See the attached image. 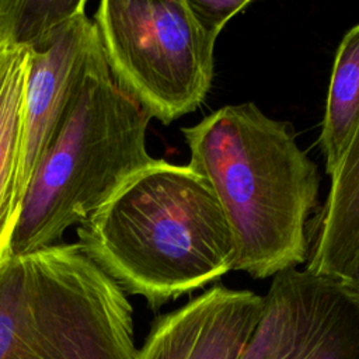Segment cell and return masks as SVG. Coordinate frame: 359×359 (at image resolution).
<instances>
[{
  "label": "cell",
  "mask_w": 359,
  "mask_h": 359,
  "mask_svg": "<svg viewBox=\"0 0 359 359\" xmlns=\"http://www.w3.org/2000/svg\"><path fill=\"white\" fill-rule=\"evenodd\" d=\"M76 231L80 250L153 309L212 283L237 258L206 178L164 160L132 175Z\"/></svg>",
  "instance_id": "cell-1"
},
{
  "label": "cell",
  "mask_w": 359,
  "mask_h": 359,
  "mask_svg": "<svg viewBox=\"0 0 359 359\" xmlns=\"http://www.w3.org/2000/svg\"><path fill=\"white\" fill-rule=\"evenodd\" d=\"M182 133L188 165L206 178L231 227L234 269L264 279L304 262L320 180L292 125L248 101L224 105Z\"/></svg>",
  "instance_id": "cell-2"
},
{
  "label": "cell",
  "mask_w": 359,
  "mask_h": 359,
  "mask_svg": "<svg viewBox=\"0 0 359 359\" xmlns=\"http://www.w3.org/2000/svg\"><path fill=\"white\" fill-rule=\"evenodd\" d=\"M150 116L114 80L107 60L86 74L25 188L7 254L59 244L132 175L150 165Z\"/></svg>",
  "instance_id": "cell-3"
},
{
  "label": "cell",
  "mask_w": 359,
  "mask_h": 359,
  "mask_svg": "<svg viewBox=\"0 0 359 359\" xmlns=\"http://www.w3.org/2000/svg\"><path fill=\"white\" fill-rule=\"evenodd\" d=\"M123 289L77 243L0 261V359H137Z\"/></svg>",
  "instance_id": "cell-4"
},
{
  "label": "cell",
  "mask_w": 359,
  "mask_h": 359,
  "mask_svg": "<svg viewBox=\"0 0 359 359\" xmlns=\"http://www.w3.org/2000/svg\"><path fill=\"white\" fill-rule=\"evenodd\" d=\"M109 72L164 125L194 112L213 79V39L187 0H102L94 11Z\"/></svg>",
  "instance_id": "cell-5"
},
{
  "label": "cell",
  "mask_w": 359,
  "mask_h": 359,
  "mask_svg": "<svg viewBox=\"0 0 359 359\" xmlns=\"http://www.w3.org/2000/svg\"><path fill=\"white\" fill-rule=\"evenodd\" d=\"M272 278L241 359H359L358 302L306 269Z\"/></svg>",
  "instance_id": "cell-6"
},
{
  "label": "cell",
  "mask_w": 359,
  "mask_h": 359,
  "mask_svg": "<svg viewBox=\"0 0 359 359\" xmlns=\"http://www.w3.org/2000/svg\"><path fill=\"white\" fill-rule=\"evenodd\" d=\"M102 59L105 56L95 24L86 11L67 21L48 48L31 50L18 177L20 203L87 72Z\"/></svg>",
  "instance_id": "cell-7"
},
{
  "label": "cell",
  "mask_w": 359,
  "mask_h": 359,
  "mask_svg": "<svg viewBox=\"0 0 359 359\" xmlns=\"http://www.w3.org/2000/svg\"><path fill=\"white\" fill-rule=\"evenodd\" d=\"M264 309V296L215 285L158 317L137 359H241Z\"/></svg>",
  "instance_id": "cell-8"
},
{
  "label": "cell",
  "mask_w": 359,
  "mask_h": 359,
  "mask_svg": "<svg viewBox=\"0 0 359 359\" xmlns=\"http://www.w3.org/2000/svg\"><path fill=\"white\" fill-rule=\"evenodd\" d=\"M330 177V192L307 238L304 269L337 280L359 250V121Z\"/></svg>",
  "instance_id": "cell-9"
},
{
  "label": "cell",
  "mask_w": 359,
  "mask_h": 359,
  "mask_svg": "<svg viewBox=\"0 0 359 359\" xmlns=\"http://www.w3.org/2000/svg\"><path fill=\"white\" fill-rule=\"evenodd\" d=\"M31 49L0 39V261L20 213L18 177Z\"/></svg>",
  "instance_id": "cell-10"
},
{
  "label": "cell",
  "mask_w": 359,
  "mask_h": 359,
  "mask_svg": "<svg viewBox=\"0 0 359 359\" xmlns=\"http://www.w3.org/2000/svg\"><path fill=\"white\" fill-rule=\"evenodd\" d=\"M359 121V24L342 38L331 72L320 147L328 175L335 170Z\"/></svg>",
  "instance_id": "cell-11"
},
{
  "label": "cell",
  "mask_w": 359,
  "mask_h": 359,
  "mask_svg": "<svg viewBox=\"0 0 359 359\" xmlns=\"http://www.w3.org/2000/svg\"><path fill=\"white\" fill-rule=\"evenodd\" d=\"M86 6L84 0H0V39L43 50Z\"/></svg>",
  "instance_id": "cell-12"
},
{
  "label": "cell",
  "mask_w": 359,
  "mask_h": 359,
  "mask_svg": "<svg viewBox=\"0 0 359 359\" xmlns=\"http://www.w3.org/2000/svg\"><path fill=\"white\" fill-rule=\"evenodd\" d=\"M187 4L198 24L217 39L223 27L238 13L247 8L250 0H187Z\"/></svg>",
  "instance_id": "cell-13"
},
{
  "label": "cell",
  "mask_w": 359,
  "mask_h": 359,
  "mask_svg": "<svg viewBox=\"0 0 359 359\" xmlns=\"http://www.w3.org/2000/svg\"><path fill=\"white\" fill-rule=\"evenodd\" d=\"M334 282L348 297L359 303V250L345 265L338 279Z\"/></svg>",
  "instance_id": "cell-14"
}]
</instances>
